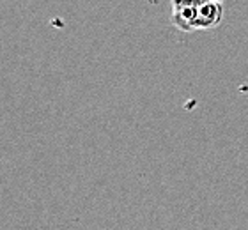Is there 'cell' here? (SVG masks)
Segmentation results:
<instances>
[{
    "label": "cell",
    "mask_w": 248,
    "mask_h": 230,
    "mask_svg": "<svg viewBox=\"0 0 248 230\" xmlns=\"http://www.w3.org/2000/svg\"><path fill=\"white\" fill-rule=\"evenodd\" d=\"M202 0H170L172 5V23L183 32H193L197 9Z\"/></svg>",
    "instance_id": "6da1fadb"
},
{
    "label": "cell",
    "mask_w": 248,
    "mask_h": 230,
    "mask_svg": "<svg viewBox=\"0 0 248 230\" xmlns=\"http://www.w3.org/2000/svg\"><path fill=\"white\" fill-rule=\"evenodd\" d=\"M206 2H220V4H222L223 0H206Z\"/></svg>",
    "instance_id": "3957f363"
},
{
    "label": "cell",
    "mask_w": 248,
    "mask_h": 230,
    "mask_svg": "<svg viewBox=\"0 0 248 230\" xmlns=\"http://www.w3.org/2000/svg\"><path fill=\"white\" fill-rule=\"evenodd\" d=\"M222 20H223V5L220 2H206V0H202L199 9H197L193 29L195 31L217 29L222 23Z\"/></svg>",
    "instance_id": "7a4b0ae2"
}]
</instances>
